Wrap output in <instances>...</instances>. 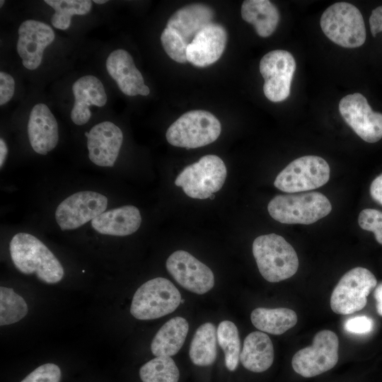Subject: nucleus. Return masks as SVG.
I'll return each mask as SVG.
<instances>
[{
  "instance_id": "2eb2a0df",
  "label": "nucleus",
  "mask_w": 382,
  "mask_h": 382,
  "mask_svg": "<svg viewBox=\"0 0 382 382\" xmlns=\"http://www.w3.org/2000/svg\"><path fill=\"white\" fill-rule=\"evenodd\" d=\"M18 34L16 48L23 65L29 70L37 69L45 50L54 40V30L43 22L29 19L20 25Z\"/></svg>"
},
{
  "instance_id": "6ab92c4d",
  "label": "nucleus",
  "mask_w": 382,
  "mask_h": 382,
  "mask_svg": "<svg viewBox=\"0 0 382 382\" xmlns=\"http://www.w3.org/2000/svg\"><path fill=\"white\" fill-rule=\"evenodd\" d=\"M27 127L30 144L36 153L46 155L57 145L58 124L47 105L37 103L33 106Z\"/></svg>"
},
{
  "instance_id": "e433bc0d",
  "label": "nucleus",
  "mask_w": 382,
  "mask_h": 382,
  "mask_svg": "<svg viewBox=\"0 0 382 382\" xmlns=\"http://www.w3.org/2000/svg\"><path fill=\"white\" fill-rule=\"evenodd\" d=\"M370 30L375 37L377 33L382 32V6L374 8L369 18Z\"/></svg>"
},
{
  "instance_id": "a19ab883",
  "label": "nucleus",
  "mask_w": 382,
  "mask_h": 382,
  "mask_svg": "<svg viewBox=\"0 0 382 382\" xmlns=\"http://www.w3.org/2000/svg\"><path fill=\"white\" fill-rule=\"evenodd\" d=\"M93 3L98 4H103L108 2L106 0H93Z\"/></svg>"
},
{
  "instance_id": "72a5a7b5",
  "label": "nucleus",
  "mask_w": 382,
  "mask_h": 382,
  "mask_svg": "<svg viewBox=\"0 0 382 382\" xmlns=\"http://www.w3.org/2000/svg\"><path fill=\"white\" fill-rule=\"evenodd\" d=\"M60 368L52 363H47L37 367L21 382H60Z\"/></svg>"
},
{
  "instance_id": "79ce46f5",
  "label": "nucleus",
  "mask_w": 382,
  "mask_h": 382,
  "mask_svg": "<svg viewBox=\"0 0 382 382\" xmlns=\"http://www.w3.org/2000/svg\"><path fill=\"white\" fill-rule=\"evenodd\" d=\"M4 2H5V1H4V0H1V1H0V6H1V7H2V6H3L4 4Z\"/></svg>"
},
{
  "instance_id": "6e6552de",
  "label": "nucleus",
  "mask_w": 382,
  "mask_h": 382,
  "mask_svg": "<svg viewBox=\"0 0 382 382\" xmlns=\"http://www.w3.org/2000/svg\"><path fill=\"white\" fill-rule=\"evenodd\" d=\"M377 285L374 274L368 269L357 267L346 272L334 288L330 297L333 312L348 315L361 310L367 296Z\"/></svg>"
},
{
  "instance_id": "f257e3e1",
  "label": "nucleus",
  "mask_w": 382,
  "mask_h": 382,
  "mask_svg": "<svg viewBox=\"0 0 382 382\" xmlns=\"http://www.w3.org/2000/svg\"><path fill=\"white\" fill-rule=\"evenodd\" d=\"M9 251L16 268L25 274H35L46 284H57L64 277V268L51 250L38 238L27 233L13 236Z\"/></svg>"
},
{
  "instance_id": "39448f33",
  "label": "nucleus",
  "mask_w": 382,
  "mask_h": 382,
  "mask_svg": "<svg viewBox=\"0 0 382 382\" xmlns=\"http://www.w3.org/2000/svg\"><path fill=\"white\" fill-rule=\"evenodd\" d=\"M178 289L168 279L156 277L140 286L134 293L130 313L138 320H153L173 312L181 303Z\"/></svg>"
},
{
  "instance_id": "412c9836",
  "label": "nucleus",
  "mask_w": 382,
  "mask_h": 382,
  "mask_svg": "<svg viewBox=\"0 0 382 382\" xmlns=\"http://www.w3.org/2000/svg\"><path fill=\"white\" fill-rule=\"evenodd\" d=\"M141 222L138 208L125 205L104 212L91 221V226L101 234L125 236L136 232Z\"/></svg>"
},
{
  "instance_id": "a211bd4d",
  "label": "nucleus",
  "mask_w": 382,
  "mask_h": 382,
  "mask_svg": "<svg viewBox=\"0 0 382 382\" xmlns=\"http://www.w3.org/2000/svg\"><path fill=\"white\" fill-rule=\"evenodd\" d=\"M105 66L109 75L126 96H146L150 93V89L144 83L143 76L136 67L132 57L126 50L117 49L110 52Z\"/></svg>"
},
{
  "instance_id": "20e7f679",
  "label": "nucleus",
  "mask_w": 382,
  "mask_h": 382,
  "mask_svg": "<svg viewBox=\"0 0 382 382\" xmlns=\"http://www.w3.org/2000/svg\"><path fill=\"white\" fill-rule=\"evenodd\" d=\"M320 28L329 40L345 48L361 46L366 37V27L360 11L347 2H337L323 13Z\"/></svg>"
},
{
  "instance_id": "ddd939ff",
  "label": "nucleus",
  "mask_w": 382,
  "mask_h": 382,
  "mask_svg": "<svg viewBox=\"0 0 382 382\" xmlns=\"http://www.w3.org/2000/svg\"><path fill=\"white\" fill-rule=\"evenodd\" d=\"M339 111L347 124L364 141L375 143L382 138V114L374 112L359 93L349 94L339 103Z\"/></svg>"
},
{
  "instance_id": "b1692460",
  "label": "nucleus",
  "mask_w": 382,
  "mask_h": 382,
  "mask_svg": "<svg viewBox=\"0 0 382 382\" xmlns=\"http://www.w3.org/2000/svg\"><path fill=\"white\" fill-rule=\"evenodd\" d=\"M188 330V322L184 318H170L155 335L151 344L152 354L156 357L176 354L185 342Z\"/></svg>"
},
{
  "instance_id": "9b49d317",
  "label": "nucleus",
  "mask_w": 382,
  "mask_h": 382,
  "mask_svg": "<svg viewBox=\"0 0 382 382\" xmlns=\"http://www.w3.org/2000/svg\"><path fill=\"white\" fill-rule=\"evenodd\" d=\"M296 66L294 57L286 50H272L262 57L259 69L265 81L263 92L269 100L281 102L289 96Z\"/></svg>"
},
{
  "instance_id": "393cba45",
  "label": "nucleus",
  "mask_w": 382,
  "mask_h": 382,
  "mask_svg": "<svg viewBox=\"0 0 382 382\" xmlns=\"http://www.w3.org/2000/svg\"><path fill=\"white\" fill-rule=\"evenodd\" d=\"M241 11L243 19L253 24L257 34L262 37L270 36L279 21L278 8L268 0H245Z\"/></svg>"
},
{
  "instance_id": "4468645a",
  "label": "nucleus",
  "mask_w": 382,
  "mask_h": 382,
  "mask_svg": "<svg viewBox=\"0 0 382 382\" xmlns=\"http://www.w3.org/2000/svg\"><path fill=\"white\" fill-rule=\"evenodd\" d=\"M166 269L182 287L197 294H204L214 285L211 269L185 250L173 253L166 260Z\"/></svg>"
},
{
  "instance_id": "37998d69",
  "label": "nucleus",
  "mask_w": 382,
  "mask_h": 382,
  "mask_svg": "<svg viewBox=\"0 0 382 382\" xmlns=\"http://www.w3.org/2000/svg\"><path fill=\"white\" fill-rule=\"evenodd\" d=\"M180 303H184V300H183V299H181Z\"/></svg>"
},
{
  "instance_id": "a878e982",
  "label": "nucleus",
  "mask_w": 382,
  "mask_h": 382,
  "mask_svg": "<svg viewBox=\"0 0 382 382\" xmlns=\"http://www.w3.org/2000/svg\"><path fill=\"white\" fill-rule=\"evenodd\" d=\"M253 325L263 332L282 335L297 323L296 312L286 308H257L250 314Z\"/></svg>"
},
{
  "instance_id": "aec40b11",
  "label": "nucleus",
  "mask_w": 382,
  "mask_h": 382,
  "mask_svg": "<svg viewBox=\"0 0 382 382\" xmlns=\"http://www.w3.org/2000/svg\"><path fill=\"white\" fill-rule=\"evenodd\" d=\"M74 104L70 116L72 122L77 125L87 123L91 112L89 107L104 106L108 100L103 83L96 76L86 75L80 77L72 85Z\"/></svg>"
},
{
  "instance_id": "cd10ccee",
  "label": "nucleus",
  "mask_w": 382,
  "mask_h": 382,
  "mask_svg": "<svg viewBox=\"0 0 382 382\" xmlns=\"http://www.w3.org/2000/svg\"><path fill=\"white\" fill-rule=\"evenodd\" d=\"M44 2L55 11L51 18L52 25L63 30L70 27L73 16L86 15L93 6V1L90 0H45Z\"/></svg>"
},
{
  "instance_id": "f704fd0d",
  "label": "nucleus",
  "mask_w": 382,
  "mask_h": 382,
  "mask_svg": "<svg viewBox=\"0 0 382 382\" xmlns=\"http://www.w3.org/2000/svg\"><path fill=\"white\" fill-rule=\"evenodd\" d=\"M374 325V320L370 317L357 316L347 319L345 323L344 328L352 334L364 335L371 332Z\"/></svg>"
},
{
  "instance_id": "9d476101",
  "label": "nucleus",
  "mask_w": 382,
  "mask_h": 382,
  "mask_svg": "<svg viewBox=\"0 0 382 382\" xmlns=\"http://www.w3.org/2000/svg\"><path fill=\"white\" fill-rule=\"evenodd\" d=\"M338 350L337 335L329 330H320L315 335L312 345L296 352L291 360L292 367L303 377L320 375L336 365Z\"/></svg>"
},
{
  "instance_id": "473e14b6",
  "label": "nucleus",
  "mask_w": 382,
  "mask_h": 382,
  "mask_svg": "<svg viewBox=\"0 0 382 382\" xmlns=\"http://www.w3.org/2000/svg\"><path fill=\"white\" fill-rule=\"evenodd\" d=\"M359 226L374 233L377 242L382 245V212L374 209H364L359 215Z\"/></svg>"
},
{
  "instance_id": "f03ea898",
  "label": "nucleus",
  "mask_w": 382,
  "mask_h": 382,
  "mask_svg": "<svg viewBox=\"0 0 382 382\" xmlns=\"http://www.w3.org/2000/svg\"><path fill=\"white\" fill-rule=\"evenodd\" d=\"M253 254L261 275L270 282L292 277L299 268V258L294 248L282 236L270 233L257 237Z\"/></svg>"
},
{
  "instance_id": "ea45409f",
  "label": "nucleus",
  "mask_w": 382,
  "mask_h": 382,
  "mask_svg": "<svg viewBox=\"0 0 382 382\" xmlns=\"http://www.w3.org/2000/svg\"><path fill=\"white\" fill-rule=\"evenodd\" d=\"M8 154V147L5 141L0 139V167L1 168L4 163Z\"/></svg>"
},
{
  "instance_id": "1a4fd4ad",
  "label": "nucleus",
  "mask_w": 382,
  "mask_h": 382,
  "mask_svg": "<svg viewBox=\"0 0 382 382\" xmlns=\"http://www.w3.org/2000/svg\"><path fill=\"white\" fill-rule=\"evenodd\" d=\"M327 161L318 156H304L291 161L277 176L274 185L289 193L311 190L325 185L330 178Z\"/></svg>"
},
{
  "instance_id": "4be33fe9",
  "label": "nucleus",
  "mask_w": 382,
  "mask_h": 382,
  "mask_svg": "<svg viewBox=\"0 0 382 382\" xmlns=\"http://www.w3.org/2000/svg\"><path fill=\"white\" fill-rule=\"evenodd\" d=\"M214 15V11L207 5L190 4L177 10L166 27L175 30L189 44L200 30L213 23Z\"/></svg>"
},
{
  "instance_id": "7ed1b4c3",
  "label": "nucleus",
  "mask_w": 382,
  "mask_h": 382,
  "mask_svg": "<svg viewBox=\"0 0 382 382\" xmlns=\"http://www.w3.org/2000/svg\"><path fill=\"white\" fill-rule=\"evenodd\" d=\"M267 210L274 220L282 224H311L329 214L332 205L322 193L311 192L275 196Z\"/></svg>"
},
{
  "instance_id": "0eeeda50",
  "label": "nucleus",
  "mask_w": 382,
  "mask_h": 382,
  "mask_svg": "<svg viewBox=\"0 0 382 382\" xmlns=\"http://www.w3.org/2000/svg\"><path fill=\"white\" fill-rule=\"evenodd\" d=\"M226 174V166L221 158L206 155L186 166L177 176L175 185L181 187L188 197L204 199L222 187Z\"/></svg>"
},
{
  "instance_id": "4c0bfd02",
  "label": "nucleus",
  "mask_w": 382,
  "mask_h": 382,
  "mask_svg": "<svg viewBox=\"0 0 382 382\" xmlns=\"http://www.w3.org/2000/svg\"><path fill=\"white\" fill-rule=\"evenodd\" d=\"M370 194L376 202L382 205V174L376 177L371 183Z\"/></svg>"
},
{
  "instance_id": "f8f14e48",
  "label": "nucleus",
  "mask_w": 382,
  "mask_h": 382,
  "mask_svg": "<svg viewBox=\"0 0 382 382\" xmlns=\"http://www.w3.org/2000/svg\"><path fill=\"white\" fill-rule=\"evenodd\" d=\"M107 206L105 195L93 191H81L69 196L58 205L55 219L61 230H73L103 213Z\"/></svg>"
},
{
  "instance_id": "58836bf2",
  "label": "nucleus",
  "mask_w": 382,
  "mask_h": 382,
  "mask_svg": "<svg viewBox=\"0 0 382 382\" xmlns=\"http://www.w3.org/2000/svg\"><path fill=\"white\" fill-rule=\"evenodd\" d=\"M374 296L376 301V307L377 313L382 316V282L376 285L374 292Z\"/></svg>"
},
{
  "instance_id": "423d86ee",
  "label": "nucleus",
  "mask_w": 382,
  "mask_h": 382,
  "mask_svg": "<svg viewBox=\"0 0 382 382\" xmlns=\"http://www.w3.org/2000/svg\"><path fill=\"white\" fill-rule=\"evenodd\" d=\"M221 126L211 112L197 110L185 112L167 129L168 142L174 146L195 149L208 145L219 137Z\"/></svg>"
},
{
  "instance_id": "bb28decb",
  "label": "nucleus",
  "mask_w": 382,
  "mask_h": 382,
  "mask_svg": "<svg viewBox=\"0 0 382 382\" xmlns=\"http://www.w3.org/2000/svg\"><path fill=\"white\" fill-rule=\"evenodd\" d=\"M217 335L212 323L201 325L196 330L190 345L189 356L192 362L199 366L212 364L217 356Z\"/></svg>"
},
{
  "instance_id": "f3484780",
  "label": "nucleus",
  "mask_w": 382,
  "mask_h": 382,
  "mask_svg": "<svg viewBox=\"0 0 382 382\" xmlns=\"http://www.w3.org/2000/svg\"><path fill=\"white\" fill-rule=\"evenodd\" d=\"M227 33L220 24L212 23L200 30L187 48V59L195 66L205 67L216 62L222 55Z\"/></svg>"
},
{
  "instance_id": "c756f323",
  "label": "nucleus",
  "mask_w": 382,
  "mask_h": 382,
  "mask_svg": "<svg viewBox=\"0 0 382 382\" xmlns=\"http://www.w3.org/2000/svg\"><path fill=\"white\" fill-rule=\"evenodd\" d=\"M142 382H178L180 372L170 357H156L139 370Z\"/></svg>"
},
{
  "instance_id": "c85d7f7f",
  "label": "nucleus",
  "mask_w": 382,
  "mask_h": 382,
  "mask_svg": "<svg viewBox=\"0 0 382 382\" xmlns=\"http://www.w3.org/2000/svg\"><path fill=\"white\" fill-rule=\"evenodd\" d=\"M217 341L225 356V364L229 371L237 369L241 354V340L236 325L231 321H221L216 330Z\"/></svg>"
},
{
  "instance_id": "dca6fc26",
  "label": "nucleus",
  "mask_w": 382,
  "mask_h": 382,
  "mask_svg": "<svg viewBox=\"0 0 382 382\" xmlns=\"http://www.w3.org/2000/svg\"><path fill=\"white\" fill-rule=\"evenodd\" d=\"M85 135L89 159L98 166L112 167L123 141L120 128L112 122L105 121L94 125Z\"/></svg>"
},
{
  "instance_id": "7c9ffc66",
  "label": "nucleus",
  "mask_w": 382,
  "mask_h": 382,
  "mask_svg": "<svg viewBox=\"0 0 382 382\" xmlns=\"http://www.w3.org/2000/svg\"><path fill=\"white\" fill-rule=\"evenodd\" d=\"M28 305L22 296L13 289L0 287V325L15 323L28 313Z\"/></svg>"
},
{
  "instance_id": "2f4dec72",
  "label": "nucleus",
  "mask_w": 382,
  "mask_h": 382,
  "mask_svg": "<svg viewBox=\"0 0 382 382\" xmlns=\"http://www.w3.org/2000/svg\"><path fill=\"white\" fill-rule=\"evenodd\" d=\"M161 41L165 52L173 60L182 64L187 62L188 44L175 30L166 27L161 35Z\"/></svg>"
},
{
  "instance_id": "5701e85b",
  "label": "nucleus",
  "mask_w": 382,
  "mask_h": 382,
  "mask_svg": "<svg viewBox=\"0 0 382 382\" xmlns=\"http://www.w3.org/2000/svg\"><path fill=\"white\" fill-rule=\"evenodd\" d=\"M240 361L250 371L260 373L267 370L274 361V347L270 337L260 331L248 334L243 342Z\"/></svg>"
},
{
  "instance_id": "c9c22d12",
  "label": "nucleus",
  "mask_w": 382,
  "mask_h": 382,
  "mask_svg": "<svg viewBox=\"0 0 382 382\" xmlns=\"http://www.w3.org/2000/svg\"><path fill=\"white\" fill-rule=\"evenodd\" d=\"M15 91V81L9 74L0 72V105H5L12 98Z\"/></svg>"
}]
</instances>
